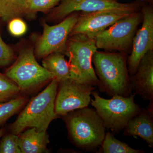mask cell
Returning <instances> with one entry per match:
<instances>
[{
	"label": "cell",
	"instance_id": "1",
	"mask_svg": "<svg viewBox=\"0 0 153 153\" xmlns=\"http://www.w3.org/2000/svg\"><path fill=\"white\" fill-rule=\"evenodd\" d=\"M127 54L124 52H101L97 50L92 57L95 73L101 91L113 96L128 97L131 94L128 68Z\"/></svg>",
	"mask_w": 153,
	"mask_h": 153
},
{
	"label": "cell",
	"instance_id": "2",
	"mask_svg": "<svg viewBox=\"0 0 153 153\" xmlns=\"http://www.w3.org/2000/svg\"><path fill=\"white\" fill-rule=\"evenodd\" d=\"M60 82L54 78L42 92L32 98L9 126L10 132L19 135L31 128H36L38 131H47L51 122L57 117L55 105Z\"/></svg>",
	"mask_w": 153,
	"mask_h": 153
},
{
	"label": "cell",
	"instance_id": "3",
	"mask_svg": "<svg viewBox=\"0 0 153 153\" xmlns=\"http://www.w3.org/2000/svg\"><path fill=\"white\" fill-rule=\"evenodd\" d=\"M64 117L68 134L76 146L87 151L100 147L106 128L95 109L86 107Z\"/></svg>",
	"mask_w": 153,
	"mask_h": 153
},
{
	"label": "cell",
	"instance_id": "4",
	"mask_svg": "<svg viewBox=\"0 0 153 153\" xmlns=\"http://www.w3.org/2000/svg\"><path fill=\"white\" fill-rule=\"evenodd\" d=\"M97 49L95 39L82 34L69 36L65 55L69 59L70 78L82 84L98 86L99 80L92 65V56Z\"/></svg>",
	"mask_w": 153,
	"mask_h": 153
},
{
	"label": "cell",
	"instance_id": "5",
	"mask_svg": "<svg viewBox=\"0 0 153 153\" xmlns=\"http://www.w3.org/2000/svg\"><path fill=\"white\" fill-rule=\"evenodd\" d=\"M5 74L18 85L21 92L36 90L55 78L38 64L31 46L21 49L16 61L6 69Z\"/></svg>",
	"mask_w": 153,
	"mask_h": 153
},
{
	"label": "cell",
	"instance_id": "6",
	"mask_svg": "<svg viewBox=\"0 0 153 153\" xmlns=\"http://www.w3.org/2000/svg\"><path fill=\"white\" fill-rule=\"evenodd\" d=\"M90 104L102 120L105 126L114 133L123 129L129 121L141 111L134 101L135 94L128 97L114 95L110 99L101 97L93 91Z\"/></svg>",
	"mask_w": 153,
	"mask_h": 153
},
{
	"label": "cell",
	"instance_id": "7",
	"mask_svg": "<svg viewBox=\"0 0 153 153\" xmlns=\"http://www.w3.org/2000/svg\"><path fill=\"white\" fill-rule=\"evenodd\" d=\"M141 11L132 13L100 33L95 38L97 49L128 53L138 27L143 22Z\"/></svg>",
	"mask_w": 153,
	"mask_h": 153
},
{
	"label": "cell",
	"instance_id": "8",
	"mask_svg": "<svg viewBox=\"0 0 153 153\" xmlns=\"http://www.w3.org/2000/svg\"><path fill=\"white\" fill-rule=\"evenodd\" d=\"M149 0H137L131 3H121L113 0H62L51 10L49 19L61 21L74 12L91 13L107 10H140Z\"/></svg>",
	"mask_w": 153,
	"mask_h": 153
},
{
	"label": "cell",
	"instance_id": "9",
	"mask_svg": "<svg viewBox=\"0 0 153 153\" xmlns=\"http://www.w3.org/2000/svg\"><path fill=\"white\" fill-rule=\"evenodd\" d=\"M79 13H72L54 26L44 23V32L37 39L35 45L34 54L37 58H43L54 52H60L65 55L67 40Z\"/></svg>",
	"mask_w": 153,
	"mask_h": 153
},
{
	"label": "cell",
	"instance_id": "10",
	"mask_svg": "<svg viewBox=\"0 0 153 153\" xmlns=\"http://www.w3.org/2000/svg\"><path fill=\"white\" fill-rule=\"evenodd\" d=\"M95 88L94 86L70 78L61 81L55 98V113L64 116L75 110L88 106L91 99V95Z\"/></svg>",
	"mask_w": 153,
	"mask_h": 153
},
{
	"label": "cell",
	"instance_id": "11",
	"mask_svg": "<svg viewBox=\"0 0 153 153\" xmlns=\"http://www.w3.org/2000/svg\"><path fill=\"white\" fill-rule=\"evenodd\" d=\"M134 12L136 11L107 10L91 13L79 12L69 36L82 34L91 39H95L100 33Z\"/></svg>",
	"mask_w": 153,
	"mask_h": 153
},
{
	"label": "cell",
	"instance_id": "12",
	"mask_svg": "<svg viewBox=\"0 0 153 153\" xmlns=\"http://www.w3.org/2000/svg\"><path fill=\"white\" fill-rule=\"evenodd\" d=\"M153 4L152 0H149L140 10L143 16L142 26L137 31L131 53L127 60L130 76L135 73L140 61L146 53L153 50Z\"/></svg>",
	"mask_w": 153,
	"mask_h": 153
},
{
	"label": "cell",
	"instance_id": "13",
	"mask_svg": "<svg viewBox=\"0 0 153 153\" xmlns=\"http://www.w3.org/2000/svg\"><path fill=\"white\" fill-rule=\"evenodd\" d=\"M129 76L131 89L153 104V50L146 53L140 61L135 73Z\"/></svg>",
	"mask_w": 153,
	"mask_h": 153
},
{
	"label": "cell",
	"instance_id": "14",
	"mask_svg": "<svg viewBox=\"0 0 153 153\" xmlns=\"http://www.w3.org/2000/svg\"><path fill=\"white\" fill-rule=\"evenodd\" d=\"M123 129L125 135L139 137L149 146L153 147V112L145 109L141 111L129 121Z\"/></svg>",
	"mask_w": 153,
	"mask_h": 153
},
{
	"label": "cell",
	"instance_id": "15",
	"mask_svg": "<svg viewBox=\"0 0 153 153\" xmlns=\"http://www.w3.org/2000/svg\"><path fill=\"white\" fill-rule=\"evenodd\" d=\"M19 147L22 153L49 152V135L47 131H38L31 128L18 135Z\"/></svg>",
	"mask_w": 153,
	"mask_h": 153
},
{
	"label": "cell",
	"instance_id": "16",
	"mask_svg": "<svg viewBox=\"0 0 153 153\" xmlns=\"http://www.w3.org/2000/svg\"><path fill=\"white\" fill-rule=\"evenodd\" d=\"M65 55L60 52H54L44 57L42 60L43 67L60 82L70 78V66Z\"/></svg>",
	"mask_w": 153,
	"mask_h": 153
},
{
	"label": "cell",
	"instance_id": "17",
	"mask_svg": "<svg viewBox=\"0 0 153 153\" xmlns=\"http://www.w3.org/2000/svg\"><path fill=\"white\" fill-rule=\"evenodd\" d=\"M27 0H0V18L4 22L26 15Z\"/></svg>",
	"mask_w": 153,
	"mask_h": 153
},
{
	"label": "cell",
	"instance_id": "18",
	"mask_svg": "<svg viewBox=\"0 0 153 153\" xmlns=\"http://www.w3.org/2000/svg\"><path fill=\"white\" fill-rule=\"evenodd\" d=\"M27 96L19 95L5 102H0V126L5 123L11 117L17 113L27 103Z\"/></svg>",
	"mask_w": 153,
	"mask_h": 153
},
{
	"label": "cell",
	"instance_id": "19",
	"mask_svg": "<svg viewBox=\"0 0 153 153\" xmlns=\"http://www.w3.org/2000/svg\"><path fill=\"white\" fill-rule=\"evenodd\" d=\"M101 146L103 153H143L145 151L133 149L126 143L117 139L111 133L105 134Z\"/></svg>",
	"mask_w": 153,
	"mask_h": 153
},
{
	"label": "cell",
	"instance_id": "20",
	"mask_svg": "<svg viewBox=\"0 0 153 153\" xmlns=\"http://www.w3.org/2000/svg\"><path fill=\"white\" fill-rule=\"evenodd\" d=\"M21 93L18 85L5 74L0 72V102H5L16 97Z\"/></svg>",
	"mask_w": 153,
	"mask_h": 153
},
{
	"label": "cell",
	"instance_id": "21",
	"mask_svg": "<svg viewBox=\"0 0 153 153\" xmlns=\"http://www.w3.org/2000/svg\"><path fill=\"white\" fill-rule=\"evenodd\" d=\"M62 0H27L26 15L32 16L38 12H46L57 6Z\"/></svg>",
	"mask_w": 153,
	"mask_h": 153
},
{
	"label": "cell",
	"instance_id": "22",
	"mask_svg": "<svg viewBox=\"0 0 153 153\" xmlns=\"http://www.w3.org/2000/svg\"><path fill=\"white\" fill-rule=\"evenodd\" d=\"M0 141V153H21L19 147V136L11 133L5 134Z\"/></svg>",
	"mask_w": 153,
	"mask_h": 153
},
{
	"label": "cell",
	"instance_id": "23",
	"mask_svg": "<svg viewBox=\"0 0 153 153\" xmlns=\"http://www.w3.org/2000/svg\"><path fill=\"white\" fill-rule=\"evenodd\" d=\"M16 58L13 50L3 41L0 35V66H9Z\"/></svg>",
	"mask_w": 153,
	"mask_h": 153
},
{
	"label": "cell",
	"instance_id": "24",
	"mask_svg": "<svg viewBox=\"0 0 153 153\" xmlns=\"http://www.w3.org/2000/svg\"><path fill=\"white\" fill-rule=\"evenodd\" d=\"M19 18H15L9 22L8 28L10 33L15 36H22L27 30V26L24 21Z\"/></svg>",
	"mask_w": 153,
	"mask_h": 153
},
{
	"label": "cell",
	"instance_id": "25",
	"mask_svg": "<svg viewBox=\"0 0 153 153\" xmlns=\"http://www.w3.org/2000/svg\"><path fill=\"white\" fill-rule=\"evenodd\" d=\"M6 130L4 128H1L0 129V138L6 133Z\"/></svg>",
	"mask_w": 153,
	"mask_h": 153
},
{
	"label": "cell",
	"instance_id": "26",
	"mask_svg": "<svg viewBox=\"0 0 153 153\" xmlns=\"http://www.w3.org/2000/svg\"><path fill=\"white\" fill-rule=\"evenodd\" d=\"M113 1H118V0H113Z\"/></svg>",
	"mask_w": 153,
	"mask_h": 153
}]
</instances>
